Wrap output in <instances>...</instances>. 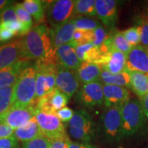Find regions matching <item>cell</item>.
<instances>
[{
  "instance_id": "cell-24",
  "label": "cell",
  "mask_w": 148,
  "mask_h": 148,
  "mask_svg": "<svg viewBox=\"0 0 148 148\" xmlns=\"http://www.w3.org/2000/svg\"><path fill=\"white\" fill-rule=\"evenodd\" d=\"M24 8L34 17L35 21L41 23L45 18V7L43 1L40 0H25L23 3Z\"/></svg>"
},
{
  "instance_id": "cell-40",
  "label": "cell",
  "mask_w": 148,
  "mask_h": 148,
  "mask_svg": "<svg viewBox=\"0 0 148 148\" xmlns=\"http://www.w3.org/2000/svg\"><path fill=\"white\" fill-rule=\"evenodd\" d=\"M14 130L8 125L0 124V138H9L13 136Z\"/></svg>"
},
{
  "instance_id": "cell-36",
  "label": "cell",
  "mask_w": 148,
  "mask_h": 148,
  "mask_svg": "<svg viewBox=\"0 0 148 148\" xmlns=\"http://www.w3.org/2000/svg\"><path fill=\"white\" fill-rule=\"evenodd\" d=\"M17 21L18 20L16 14L15 7L13 4L6 7L0 14V23Z\"/></svg>"
},
{
  "instance_id": "cell-1",
  "label": "cell",
  "mask_w": 148,
  "mask_h": 148,
  "mask_svg": "<svg viewBox=\"0 0 148 148\" xmlns=\"http://www.w3.org/2000/svg\"><path fill=\"white\" fill-rule=\"evenodd\" d=\"M21 40L26 60L38 59L57 62L56 51L51 46L50 30L45 25L32 27Z\"/></svg>"
},
{
  "instance_id": "cell-41",
  "label": "cell",
  "mask_w": 148,
  "mask_h": 148,
  "mask_svg": "<svg viewBox=\"0 0 148 148\" xmlns=\"http://www.w3.org/2000/svg\"><path fill=\"white\" fill-rule=\"evenodd\" d=\"M16 35V33L6 29H0V40L1 42H6Z\"/></svg>"
},
{
  "instance_id": "cell-32",
  "label": "cell",
  "mask_w": 148,
  "mask_h": 148,
  "mask_svg": "<svg viewBox=\"0 0 148 148\" xmlns=\"http://www.w3.org/2000/svg\"><path fill=\"white\" fill-rule=\"evenodd\" d=\"M140 34V45L148 50V18H139L137 22Z\"/></svg>"
},
{
  "instance_id": "cell-17",
  "label": "cell",
  "mask_w": 148,
  "mask_h": 148,
  "mask_svg": "<svg viewBox=\"0 0 148 148\" xmlns=\"http://www.w3.org/2000/svg\"><path fill=\"white\" fill-rule=\"evenodd\" d=\"M75 29L73 20L64 25L50 29L51 46L53 51H56L59 47L71 42Z\"/></svg>"
},
{
  "instance_id": "cell-31",
  "label": "cell",
  "mask_w": 148,
  "mask_h": 148,
  "mask_svg": "<svg viewBox=\"0 0 148 148\" xmlns=\"http://www.w3.org/2000/svg\"><path fill=\"white\" fill-rule=\"evenodd\" d=\"M92 31H84L80 29H75L74 32L72 42L77 46L92 43Z\"/></svg>"
},
{
  "instance_id": "cell-3",
  "label": "cell",
  "mask_w": 148,
  "mask_h": 148,
  "mask_svg": "<svg viewBox=\"0 0 148 148\" xmlns=\"http://www.w3.org/2000/svg\"><path fill=\"white\" fill-rule=\"evenodd\" d=\"M36 74L34 65H29L20 73L14 84L12 108L34 106L36 103Z\"/></svg>"
},
{
  "instance_id": "cell-12",
  "label": "cell",
  "mask_w": 148,
  "mask_h": 148,
  "mask_svg": "<svg viewBox=\"0 0 148 148\" xmlns=\"http://www.w3.org/2000/svg\"><path fill=\"white\" fill-rule=\"evenodd\" d=\"M96 14L106 27L113 29L118 18L117 1L114 0L95 1Z\"/></svg>"
},
{
  "instance_id": "cell-26",
  "label": "cell",
  "mask_w": 148,
  "mask_h": 148,
  "mask_svg": "<svg viewBox=\"0 0 148 148\" xmlns=\"http://www.w3.org/2000/svg\"><path fill=\"white\" fill-rule=\"evenodd\" d=\"M14 88V85L0 88V116L12 108Z\"/></svg>"
},
{
  "instance_id": "cell-8",
  "label": "cell",
  "mask_w": 148,
  "mask_h": 148,
  "mask_svg": "<svg viewBox=\"0 0 148 148\" xmlns=\"http://www.w3.org/2000/svg\"><path fill=\"white\" fill-rule=\"evenodd\" d=\"M76 101L88 108L99 106L103 103V84L100 81L83 84L77 91Z\"/></svg>"
},
{
  "instance_id": "cell-19",
  "label": "cell",
  "mask_w": 148,
  "mask_h": 148,
  "mask_svg": "<svg viewBox=\"0 0 148 148\" xmlns=\"http://www.w3.org/2000/svg\"><path fill=\"white\" fill-rule=\"evenodd\" d=\"M103 67L97 62H82L77 70V76L83 84L99 81Z\"/></svg>"
},
{
  "instance_id": "cell-10",
  "label": "cell",
  "mask_w": 148,
  "mask_h": 148,
  "mask_svg": "<svg viewBox=\"0 0 148 148\" xmlns=\"http://www.w3.org/2000/svg\"><path fill=\"white\" fill-rule=\"evenodd\" d=\"M80 81L76 71L68 69L58 64L56 86L70 99L79 90Z\"/></svg>"
},
{
  "instance_id": "cell-9",
  "label": "cell",
  "mask_w": 148,
  "mask_h": 148,
  "mask_svg": "<svg viewBox=\"0 0 148 148\" xmlns=\"http://www.w3.org/2000/svg\"><path fill=\"white\" fill-rule=\"evenodd\" d=\"M36 107H14L0 116V124H5L16 130L35 117Z\"/></svg>"
},
{
  "instance_id": "cell-23",
  "label": "cell",
  "mask_w": 148,
  "mask_h": 148,
  "mask_svg": "<svg viewBox=\"0 0 148 148\" xmlns=\"http://www.w3.org/2000/svg\"><path fill=\"white\" fill-rule=\"evenodd\" d=\"M75 50L77 57L81 62H97L100 59L101 53L99 48L96 47L92 43L77 46Z\"/></svg>"
},
{
  "instance_id": "cell-44",
  "label": "cell",
  "mask_w": 148,
  "mask_h": 148,
  "mask_svg": "<svg viewBox=\"0 0 148 148\" xmlns=\"http://www.w3.org/2000/svg\"><path fill=\"white\" fill-rule=\"evenodd\" d=\"M13 1H8V0H0V14L6 7L13 4Z\"/></svg>"
},
{
  "instance_id": "cell-13",
  "label": "cell",
  "mask_w": 148,
  "mask_h": 148,
  "mask_svg": "<svg viewBox=\"0 0 148 148\" xmlns=\"http://www.w3.org/2000/svg\"><path fill=\"white\" fill-rule=\"evenodd\" d=\"M97 63L100 64L103 69H106L111 73H121L127 68V55L112 49L101 56Z\"/></svg>"
},
{
  "instance_id": "cell-35",
  "label": "cell",
  "mask_w": 148,
  "mask_h": 148,
  "mask_svg": "<svg viewBox=\"0 0 148 148\" xmlns=\"http://www.w3.org/2000/svg\"><path fill=\"white\" fill-rule=\"evenodd\" d=\"M109 35L107 34L104 29L100 26L92 31V43L96 47L99 48L104 43L108 38Z\"/></svg>"
},
{
  "instance_id": "cell-11",
  "label": "cell",
  "mask_w": 148,
  "mask_h": 148,
  "mask_svg": "<svg viewBox=\"0 0 148 148\" xmlns=\"http://www.w3.org/2000/svg\"><path fill=\"white\" fill-rule=\"evenodd\" d=\"M24 60L26 59L24 56L21 39L0 45V69L8 67Z\"/></svg>"
},
{
  "instance_id": "cell-16",
  "label": "cell",
  "mask_w": 148,
  "mask_h": 148,
  "mask_svg": "<svg viewBox=\"0 0 148 148\" xmlns=\"http://www.w3.org/2000/svg\"><path fill=\"white\" fill-rule=\"evenodd\" d=\"M127 69L148 74V50L140 45L133 47L127 55Z\"/></svg>"
},
{
  "instance_id": "cell-37",
  "label": "cell",
  "mask_w": 148,
  "mask_h": 148,
  "mask_svg": "<svg viewBox=\"0 0 148 148\" xmlns=\"http://www.w3.org/2000/svg\"><path fill=\"white\" fill-rule=\"evenodd\" d=\"M71 140L66 134L51 139L49 148H69Z\"/></svg>"
},
{
  "instance_id": "cell-34",
  "label": "cell",
  "mask_w": 148,
  "mask_h": 148,
  "mask_svg": "<svg viewBox=\"0 0 148 148\" xmlns=\"http://www.w3.org/2000/svg\"><path fill=\"white\" fill-rule=\"evenodd\" d=\"M123 36L132 47L140 45V34L137 26L130 27L122 32Z\"/></svg>"
},
{
  "instance_id": "cell-5",
  "label": "cell",
  "mask_w": 148,
  "mask_h": 148,
  "mask_svg": "<svg viewBox=\"0 0 148 148\" xmlns=\"http://www.w3.org/2000/svg\"><path fill=\"white\" fill-rule=\"evenodd\" d=\"M70 135L80 143H91L96 137V125L92 116L84 109L74 112L69 122Z\"/></svg>"
},
{
  "instance_id": "cell-30",
  "label": "cell",
  "mask_w": 148,
  "mask_h": 148,
  "mask_svg": "<svg viewBox=\"0 0 148 148\" xmlns=\"http://www.w3.org/2000/svg\"><path fill=\"white\" fill-rule=\"evenodd\" d=\"M76 29L84 31H93L96 28L101 26L99 21L91 18L77 16L73 19Z\"/></svg>"
},
{
  "instance_id": "cell-46",
  "label": "cell",
  "mask_w": 148,
  "mask_h": 148,
  "mask_svg": "<svg viewBox=\"0 0 148 148\" xmlns=\"http://www.w3.org/2000/svg\"><path fill=\"white\" fill-rule=\"evenodd\" d=\"M0 42H1V40H0Z\"/></svg>"
},
{
  "instance_id": "cell-20",
  "label": "cell",
  "mask_w": 148,
  "mask_h": 148,
  "mask_svg": "<svg viewBox=\"0 0 148 148\" xmlns=\"http://www.w3.org/2000/svg\"><path fill=\"white\" fill-rule=\"evenodd\" d=\"M41 135H42V132L36 118L34 117L25 125L14 130L13 136L18 142H22L23 143L38 137Z\"/></svg>"
},
{
  "instance_id": "cell-14",
  "label": "cell",
  "mask_w": 148,
  "mask_h": 148,
  "mask_svg": "<svg viewBox=\"0 0 148 148\" xmlns=\"http://www.w3.org/2000/svg\"><path fill=\"white\" fill-rule=\"evenodd\" d=\"M76 47L72 41L59 47L56 51L57 63L68 69L77 71L82 62L77 56Z\"/></svg>"
},
{
  "instance_id": "cell-29",
  "label": "cell",
  "mask_w": 148,
  "mask_h": 148,
  "mask_svg": "<svg viewBox=\"0 0 148 148\" xmlns=\"http://www.w3.org/2000/svg\"><path fill=\"white\" fill-rule=\"evenodd\" d=\"M112 42V47L116 50L125 53V55L128 54L133 47H132L127 42L125 37L123 36V33L119 31H114L110 35Z\"/></svg>"
},
{
  "instance_id": "cell-39",
  "label": "cell",
  "mask_w": 148,
  "mask_h": 148,
  "mask_svg": "<svg viewBox=\"0 0 148 148\" xmlns=\"http://www.w3.org/2000/svg\"><path fill=\"white\" fill-rule=\"evenodd\" d=\"M0 148H20L18 141L13 136L9 138H0Z\"/></svg>"
},
{
  "instance_id": "cell-4",
  "label": "cell",
  "mask_w": 148,
  "mask_h": 148,
  "mask_svg": "<svg viewBox=\"0 0 148 148\" xmlns=\"http://www.w3.org/2000/svg\"><path fill=\"white\" fill-rule=\"evenodd\" d=\"M123 138L132 136L143 128L145 114L139 100L130 99L121 106Z\"/></svg>"
},
{
  "instance_id": "cell-28",
  "label": "cell",
  "mask_w": 148,
  "mask_h": 148,
  "mask_svg": "<svg viewBox=\"0 0 148 148\" xmlns=\"http://www.w3.org/2000/svg\"><path fill=\"white\" fill-rule=\"evenodd\" d=\"M47 96L49 99L50 106L56 112L65 107L69 101V97L57 88L48 94Z\"/></svg>"
},
{
  "instance_id": "cell-6",
  "label": "cell",
  "mask_w": 148,
  "mask_h": 148,
  "mask_svg": "<svg viewBox=\"0 0 148 148\" xmlns=\"http://www.w3.org/2000/svg\"><path fill=\"white\" fill-rule=\"evenodd\" d=\"M74 0L43 1L48 21L53 28L64 25L75 18Z\"/></svg>"
},
{
  "instance_id": "cell-42",
  "label": "cell",
  "mask_w": 148,
  "mask_h": 148,
  "mask_svg": "<svg viewBox=\"0 0 148 148\" xmlns=\"http://www.w3.org/2000/svg\"><path fill=\"white\" fill-rule=\"evenodd\" d=\"M69 148H99L92 143H80V142H71Z\"/></svg>"
},
{
  "instance_id": "cell-18",
  "label": "cell",
  "mask_w": 148,
  "mask_h": 148,
  "mask_svg": "<svg viewBox=\"0 0 148 148\" xmlns=\"http://www.w3.org/2000/svg\"><path fill=\"white\" fill-rule=\"evenodd\" d=\"M29 65V60H24L8 67L0 69V88L9 87L15 84L20 73Z\"/></svg>"
},
{
  "instance_id": "cell-43",
  "label": "cell",
  "mask_w": 148,
  "mask_h": 148,
  "mask_svg": "<svg viewBox=\"0 0 148 148\" xmlns=\"http://www.w3.org/2000/svg\"><path fill=\"white\" fill-rule=\"evenodd\" d=\"M139 101L141 103L142 108H143L146 118L148 119V93L144 95L143 97H140Z\"/></svg>"
},
{
  "instance_id": "cell-45",
  "label": "cell",
  "mask_w": 148,
  "mask_h": 148,
  "mask_svg": "<svg viewBox=\"0 0 148 148\" xmlns=\"http://www.w3.org/2000/svg\"><path fill=\"white\" fill-rule=\"evenodd\" d=\"M119 148H123V147H119Z\"/></svg>"
},
{
  "instance_id": "cell-7",
  "label": "cell",
  "mask_w": 148,
  "mask_h": 148,
  "mask_svg": "<svg viewBox=\"0 0 148 148\" xmlns=\"http://www.w3.org/2000/svg\"><path fill=\"white\" fill-rule=\"evenodd\" d=\"M35 118L42 134L46 137L53 139L66 134L64 125L56 115V112L36 109Z\"/></svg>"
},
{
  "instance_id": "cell-2",
  "label": "cell",
  "mask_w": 148,
  "mask_h": 148,
  "mask_svg": "<svg viewBox=\"0 0 148 148\" xmlns=\"http://www.w3.org/2000/svg\"><path fill=\"white\" fill-rule=\"evenodd\" d=\"M96 136L101 143L108 145L116 144L123 139L121 106L106 108L96 126Z\"/></svg>"
},
{
  "instance_id": "cell-15",
  "label": "cell",
  "mask_w": 148,
  "mask_h": 148,
  "mask_svg": "<svg viewBox=\"0 0 148 148\" xmlns=\"http://www.w3.org/2000/svg\"><path fill=\"white\" fill-rule=\"evenodd\" d=\"M103 104L106 108L122 106L130 99V93L126 88L115 85L103 84Z\"/></svg>"
},
{
  "instance_id": "cell-38",
  "label": "cell",
  "mask_w": 148,
  "mask_h": 148,
  "mask_svg": "<svg viewBox=\"0 0 148 148\" xmlns=\"http://www.w3.org/2000/svg\"><path fill=\"white\" fill-rule=\"evenodd\" d=\"M56 113V115L58 116V117L60 119L61 121L67 122L70 121V120L73 117L74 112L72 109L69 108V107L65 106L63 108L57 111Z\"/></svg>"
},
{
  "instance_id": "cell-27",
  "label": "cell",
  "mask_w": 148,
  "mask_h": 148,
  "mask_svg": "<svg viewBox=\"0 0 148 148\" xmlns=\"http://www.w3.org/2000/svg\"><path fill=\"white\" fill-rule=\"evenodd\" d=\"M75 16L86 15L95 16L96 14L95 0H76L75 3Z\"/></svg>"
},
{
  "instance_id": "cell-21",
  "label": "cell",
  "mask_w": 148,
  "mask_h": 148,
  "mask_svg": "<svg viewBox=\"0 0 148 148\" xmlns=\"http://www.w3.org/2000/svg\"><path fill=\"white\" fill-rule=\"evenodd\" d=\"M99 81L103 84L115 85L126 88H130V77L129 70L127 68L121 73L116 74L111 73L106 69H103Z\"/></svg>"
},
{
  "instance_id": "cell-22",
  "label": "cell",
  "mask_w": 148,
  "mask_h": 148,
  "mask_svg": "<svg viewBox=\"0 0 148 148\" xmlns=\"http://www.w3.org/2000/svg\"><path fill=\"white\" fill-rule=\"evenodd\" d=\"M129 73L130 77V89L135 95L140 98L147 94L148 74L132 70H129Z\"/></svg>"
},
{
  "instance_id": "cell-25",
  "label": "cell",
  "mask_w": 148,
  "mask_h": 148,
  "mask_svg": "<svg viewBox=\"0 0 148 148\" xmlns=\"http://www.w3.org/2000/svg\"><path fill=\"white\" fill-rule=\"evenodd\" d=\"M14 7H15V11L18 20L21 22L23 25V29H22L21 36H23V35L25 36L27 32L32 29L33 21L32 16L24 8L22 3H16Z\"/></svg>"
},
{
  "instance_id": "cell-33",
  "label": "cell",
  "mask_w": 148,
  "mask_h": 148,
  "mask_svg": "<svg viewBox=\"0 0 148 148\" xmlns=\"http://www.w3.org/2000/svg\"><path fill=\"white\" fill-rule=\"evenodd\" d=\"M50 144V138L41 135L26 143H23L21 148H49Z\"/></svg>"
}]
</instances>
